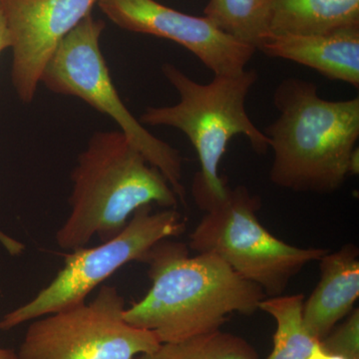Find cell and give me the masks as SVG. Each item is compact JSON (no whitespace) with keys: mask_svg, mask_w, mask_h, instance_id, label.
Wrapping results in <instances>:
<instances>
[{"mask_svg":"<svg viewBox=\"0 0 359 359\" xmlns=\"http://www.w3.org/2000/svg\"><path fill=\"white\" fill-rule=\"evenodd\" d=\"M151 289L125 309L133 327L151 330L161 344L221 330L231 313L252 314L266 294L219 257L191 256L171 238L160 241L145 257Z\"/></svg>","mask_w":359,"mask_h":359,"instance_id":"cell-1","label":"cell"},{"mask_svg":"<svg viewBox=\"0 0 359 359\" xmlns=\"http://www.w3.org/2000/svg\"><path fill=\"white\" fill-rule=\"evenodd\" d=\"M278 119L264 128L273 159V185L299 193L332 194L359 170V97L321 98L318 86L287 78L273 93Z\"/></svg>","mask_w":359,"mask_h":359,"instance_id":"cell-2","label":"cell"},{"mask_svg":"<svg viewBox=\"0 0 359 359\" xmlns=\"http://www.w3.org/2000/svg\"><path fill=\"white\" fill-rule=\"evenodd\" d=\"M70 177L69 215L55 235L61 249L86 247L94 236L111 240L143 205L176 209L180 202L160 170L117 130L92 135Z\"/></svg>","mask_w":359,"mask_h":359,"instance_id":"cell-3","label":"cell"},{"mask_svg":"<svg viewBox=\"0 0 359 359\" xmlns=\"http://www.w3.org/2000/svg\"><path fill=\"white\" fill-rule=\"evenodd\" d=\"M162 72L178 92L179 102L148 107L139 121L148 126L178 129L192 143L201 165L192 193L205 211L226 197L229 186L219 177V167L231 138L247 137L259 155L269 149L268 137L252 122L245 109L247 97L259 76L256 70L245 69L235 76L215 75L210 83L201 84L172 63L163 65Z\"/></svg>","mask_w":359,"mask_h":359,"instance_id":"cell-4","label":"cell"},{"mask_svg":"<svg viewBox=\"0 0 359 359\" xmlns=\"http://www.w3.org/2000/svg\"><path fill=\"white\" fill-rule=\"evenodd\" d=\"M259 208L261 199L245 186L229 187L226 197L205 210L189 247L219 257L266 297H276L306 264L330 250L294 247L276 238L257 219Z\"/></svg>","mask_w":359,"mask_h":359,"instance_id":"cell-5","label":"cell"},{"mask_svg":"<svg viewBox=\"0 0 359 359\" xmlns=\"http://www.w3.org/2000/svg\"><path fill=\"white\" fill-rule=\"evenodd\" d=\"M105 22L92 13L59 44L42 73L40 83L54 93L78 97L107 115L130 143L160 170L185 203L183 158L179 150L160 140L142 125L120 98L100 48Z\"/></svg>","mask_w":359,"mask_h":359,"instance_id":"cell-6","label":"cell"},{"mask_svg":"<svg viewBox=\"0 0 359 359\" xmlns=\"http://www.w3.org/2000/svg\"><path fill=\"white\" fill-rule=\"evenodd\" d=\"M185 230V219L176 209L154 212L150 205L139 208L114 238L65 255V266L52 282L32 301L7 313L0 320V330L86 302L87 295L118 269L131 262L143 263L157 243L178 237Z\"/></svg>","mask_w":359,"mask_h":359,"instance_id":"cell-7","label":"cell"},{"mask_svg":"<svg viewBox=\"0 0 359 359\" xmlns=\"http://www.w3.org/2000/svg\"><path fill=\"white\" fill-rule=\"evenodd\" d=\"M119 290L103 285L93 301L33 320L20 359H134L160 346L151 330L129 325Z\"/></svg>","mask_w":359,"mask_h":359,"instance_id":"cell-8","label":"cell"},{"mask_svg":"<svg viewBox=\"0 0 359 359\" xmlns=\"http://www.w3.org/2000/svg\"><path fill=\"white\" fill-rule=\"evenodd\" d=\"M97 6L123 29L181 45L215 75L241 74L257 51L222 32L205 16L181 13L156 0H99Z\"/></svg>","mask_w":359,"mask_h":359,"instance_id":"cell-9","label":"cell"},{"mask_svg":"<svg viewBox=\"0 0 359 359\" xmlns=\"http://www.w3.org/2000/svg\"><path fill=\"white\" fill-rule=\"evenodd\" d=\"M99 0H0L11 35V81L23 103L32 102L42 73L63 39Z\"/></svg>","mask_w":359,"mask_h":359,"instance_id":"cell-10","label":"cell"},{"mask_svg":"<svg viewBox=\"0 0 359 359\" xmlns=\"http://www.w3.org/2000/svg\"><path fill=\"white\" fill-rule=\"evenodd\" d=\"M257 50L306 66L327 79L359 87V27L321 34L269 35Z\"/></svg>","mask_w":359,"mask_h":359,"instance_id":"cell-11","label":"cell"},{"mask_svg":"<svg viewBox=\"0 0 359 359\" xmlns=\"http://www.w3.org/2000/svg\"><path fill=\"white\" fill-rule=\"evenodd\" d=\"M358 247L346 245L320 259V280L304 302V325L316 339L327 337L353 311L359 295Z\"/></svg>","mask_w":359,"mask_h":359,"instance_id":"cell-12","label":"cell"},{"mask_svg":"<svg viewBox=\"0 0 359 359\" xmlns=\"http://www.w3.org/2000/svg\"><path fill=\"white\" fill-rule=\"evenodd\" d=\"M353 27H359V0H271L266 36Z\"/></svg>","mask_w":359,"mask_h":359,"instance_id":"cell-13","label":"cell"},{"mask_svg":"<svg viewBox=\"0 0 359 359\" xmlns=\"http://www.w3.org/2000/svg\"><path fill=\"white\" fill-rule=\"evenodd\" d=\"M304 295L266 297L259 309L275 318L276 332L273 348L268 359H306L320 344L304 325L302 309Z\"/></svg>","mask_w":359,"mask_h":359,"instance_id":"cell-14","label":"cell"},{"mask_svg":"<svg viewBox=\"0 0 359 359\" xmlns=\"http://www.w3.org/2000/svg\"><path fill=\"white\" fill-rule=\"evenodd\" d=\"M271 0H209L204 16L222 32L256 50L268 35Z\"/></svg>","mask_w":359,"mask_h":359,"instance_id":"cell-15","label":"cell"},{"mask_svg":"<svg viewBox=\"0 0 359 359\" xmlns=\"http://www.w3.org/2000/svg\"><path fill=\"white\" fill-rule=\"evenodd\" d=\"M134 359H261L256 349L238 335L222 332L164 342L152 353Z\"/></svg>","mask_w":359,"mask_h":359,"instance_id":"cell-16","label":"cell"},{"mask_svg":"<svg viewBox=\"0 0 359 359\" xmlns=\"http://www.w3.org/2000/svg\"><path fill=\"white\" fill-rule=\"evenodd\" d=\"M320 346L325 351L346 359H359L358 309L351 311L347 320L321 340Z\"/></svg>","mask_w":359,"mask_h":359,"instance_id":"cell-17","label":"cell"},{"mask_svg":"<svg viewBox=\"0 0 359 359\" xmlns=\"http://www.w3.org/2000/svg\"><path fill=\"white\" fill-rule=\"evenodd\" d=\"M0 245L13 257L20 256L25 250V245L22 243L15 240V238L9 237L1 230H0Z\"/></svg>","mask_w":359,"mask_h":359,"instance_id":"cell-18","label":"cell"},{"mask_svg":"<svg viewBox=\"0 0 359 359\" xmlns=\"http://www.w3.org/2000/svg\"><path fill=\"white\" fill-rule=\"evenodd\" d=\"M11 45L13 41H11V32H9L6 16L0 7V53L7 48H11Z\"/></svg>","mask_w":359,"mask_h":359,"instance_id":"cell-19","label":"cell"},{"mask_svg":"<svg viewBox=\"0 0 359 359\" xmlns=\"http://www.w3.org/2000/svg\"><path fill=\"white\" fill-rule=\"evenodd\" d=\"M306 359H346L341 355H337V354L330 353L328 351H325V349L321 347L320 344L316 349L309 354V356Z\"/></svg>","mask_w":359,"mask_h":359,"instance_id":"cell-20","label":"cell"},{"mask_svg":"<svg viewBox=\"0 0 359 359\" xmlns=\"http://www.w3.org/2000/svg\"><path fill=\"white\" fill-rule=\"evenodd\" d=\"M0 359H20L18 353L13 349L2 348L0 347Z\"/></svg>","mask_w":359,"mask_h":359,"instance_id":"cell-21","label":"cell"}]
</instances>
